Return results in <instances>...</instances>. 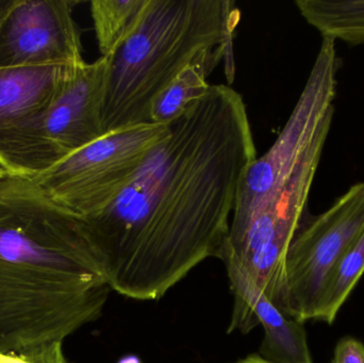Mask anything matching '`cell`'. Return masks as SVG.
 <instances>
[{"instance_id": "obj_1", "label": "cell", "mask_w": 364, "mask_h": 363, "mask_svg": "<svg viewBox=\"0 0 364 363\" xmlns=\"http://www.w3.org/2000/svg\"><path fill=\"white\" fill-rule=\"evenodd\" d=\"M256 158L241 94L211 85L170 124L119 197L83 219L111 290L159 300L199 264L220 259L240 181Z\"/></svg>"}, {"instance_id": "obj_2", "label": "cell", "mask_w": 364, "mask_h": 363, "mask_svg": "<svg viewBox=\"0 0 364 363\" xmlns=\"http://www.w3.org/2000/svg\"><path fill=\"white\" fill-rule=\"evenodd\" d=\"M110 291L82 217L33 179H0V356L68 363L64 342L102 315Z\"/></svg>"}, {"instance_id": "obj_3", "label": "cell", "mask_w": 364, "mask_h": 363, "mask_svg": "<svg viewBox=\"0 0 364 363\" xmlns=\"http://www.w3.org/2000/svg\"><path fill=\"white\" fill-rule=\"evenodd\" d=\"M239 10L226 0H149L111 63L104 134L151 123L154 100L199 53L233 40Z\"/></svg>"}, {"instance_id": "obj_4", "label": "cell", "mask_w": 364, "mask_h": 363, "mask_svg": "<svg viewBox=\"0 0 364 363\" xmlns=\"http://www.w3.org/2000/svg\"><path fill=\"white\" fill-rule=\"evenodd\" d=\"M339 70L336 42L323 38L301 96L271 148L256 158L240 181L228 239L239 236L254 215L288 185L314 141L331 126Z\"/></svg>"}, {"instance_id": "obj_5", "label": "cell", "mask_w": 364, "mask_h": 363, "mask_svg": "<svg viewBox=\"0 0 364 363\" xmlns=\"http://www.w3.org/2000/svg\"><path fill=\"white\" fill-rule=\"evenodd\" d=\"M168 134L170 125L161 124L124 128L105 134L31 179L60 206L85 219L119 197Z\"/></svg>"}, {"instance_id": "obj_6", "label": "cell", "mask_w": 364, "mask_h": 363, "mask_svg": "<svg viewBox=\"0 0 364 363\" xmlns=\"http://www.w3.org/2000/svg\"><path fill=\"white\" fill-rule=\"evenodd\" d=\"M363 230L364 183H358L297 230L287 253L276 306L301 323L314 320L321 293L336 264Z\"/></svg>"}, {"instance_id": "obj_7", "label": "cell", "mask_w": 364, "mask_h": 363, "mask_svg": "<svg viewBox=\"0 0 364 363\" xmlns=\"http://www.w3.org/2000/svg\"><path fill=\"white\" fill-rule=\"evenodd\" d=\"M331 128L318 134L284 189L254 215L237 238L225 241L223 246L220 260L229 257L237 261L274 304L282 291L287 253L301 227Z\"/></svg>"}, {"instance_id": "obj_8", "label": "cell", "mask_w": 364, "mask_h": 363, "mask_svg": "<svg viewBox=\"0 0 364 363\" xmlns=\"http://www.w3.org/2000/svg\"><path fill=\"white\" fill-rule=\"evenodd\" d=\"M74 67L0 68V164L9 174L33 178L60 161L47 142L45 121Z\"/></svg>"}, {"instance_id": "obj_9", "label": "cell", "mask_w": 364, "mask_h": 363, "mask_svg": "<svg viewBox=\"0 0 364 363\" xmlns=\"http://www.w3.org/2000/svg\"><path fill=\"white\" fill-rule=\"evenodd\" d=\"M75 0H0V68L85 63Z\"/></svg>"}, {"instance_id": "obj_10", "label": "cell", "mask_w": 364, "mask_h": 363, "mask_svg": "<svg viewBox=\"0 0 364 363\" xmlns=\"http://www.w3.org/2000/svg\"><path fill=\"white\" fill-rule=\"evenodd\" d=\"M112 58L75 66L51 104L45 136L60 161L105 136L102 110Z\"/></svg>"}, {"instance_id": "obj_11", "label": "cell", "mask_w": 364, "mask_h": 363, "mask_svg": "<svg viewBox=\"0 0 364 363\" xmlns=\"http://www.w3.org/2000/svg\"><path fill=\"white\" fill-rule=\"evenodd\" d=\"M226 266L233 309L228 334H247L258 325L264 330L259 355L272 363H314L304 323L287 317L256 285L241 266L223 257Z\"/></svg>"}, {"instance_id": "obj_12", "label": "cell", "mask_w": 364, "mask_h": 363, "mask_svg": "<svg viewBox=\"0 0 364 363\" xmlns=\"http://www.w3.org/2000/svg\"><path fill=\"white\" fill-rule=\"evenodd\" d=\"M232 50L233 40H231L199 53L154 100L151 123L170 125L179 119L193 102L203 97L211 87L207 82L208 76L223 58L227 62V78L229 82H232L235 79Z\"/></svg>"}, {"instance_id": "obj_13", "label": "cell", "mask_w": 364, "mask_h": 363, "mask_svg": "<svg viewBox=\"0 0 364 363\" xmlns=\"http://www.w3.org/2000/svg\"><path fill=\"white\" fill-rule=\"evenodd\" d=\"M295 4L323 38L364 44V0H297Z\"/></svg>"}, {"instance_id": "obj_14", "label": "cell", "mask_w": 364, "mask_h": 363, "mask_svg": "<svg viewBox=\"0 0 364 363\" xmlns=\"http://www.w3.org/2000/svg\"><path fill=\"white\" fill-rule=\"evenodd\" d=\"M149 0H94L91 15L102 57L114 55L134 31Z\"/></svg>"}, {"instance_id": "obj_15", "label": "cell", "mask_w": 364, "mask_h": 363, "mask_svg": "<svg viewBox=\"0 0 364 363\" xmlns=\"http://www.w3.org/2000/svg\"><path fill=\"white\" fill-rule=\"evenodd\" d=\"M363 274L364 230L336 264L321 293L314 321L333 324Z\"/></svg>"}, {"instance_id": "obj_16", "label": "cell", "mask_w": 364, "mask_h": 363, "mask_svg": "<svg viewBox=\"0 0 364 363\" xmlns=\"http://www.w3.org/2000/svg\"><path fill=\"white\" fill-rule=\"evenodd\" d=\"M333 363H364V345L355 338H343L333 354Z\"/></svg>"}, {"instance_id": "obj_17", "label": "cell", "mask_w": 364, "mask_h": 363, "mask_svg": "<svg viewBox=\"0 0 364 363\" xmlns=\"http://www.w3.org/2000/svg\"><path fill=\"white\" fill-rule=\"evenodd\" d=\"M232 363H272L267 362V360L263 359L259 354H250V355L246 356V357L241 358V359L237 360V362Z\"/></svg>"}, {"instance_id": "obj_18", "label": "cell", "mask_w": 364, "mask_h": 363, "mask_svg": "<svg viewBox=\"0 0 364 363\" xmlns=\"http://www.w3.org/2000/svg\"><path fill=\"white\" fill-rule=\"evenodd\" d=\"M0 363H25L18 362V360L10 359V358L2 357L0 356Z\"/></svg>"}, {"instance_id": "obj_19", "label": "cell", "mask_w": 364, "mask_h": 363, "mask_svg": "<svg viewBox=\"0 0 364 363\" xmlns=\"http://www.w3.org/2000/svg\"><path fill=\"white\" fill-rule=\"evenodd\" d=\"M9 173L4 166L0 164V179L4 178V177L8 176Z\"/></svg>"}, {"instance_id": "obj_20", "label": "cell", "mask_w": 364, "mask_h": 363, "mask_svg": "<svg viewBox=\"0 0 364 363\" xmlns=\"http://www.w3.org/2000/svg\"><path fill=\"white\" fill-rule=\"evenodd\" d=\"M121 363H140L136 358H127V359L123 360Z\"/></svg>"}]
</instances>
